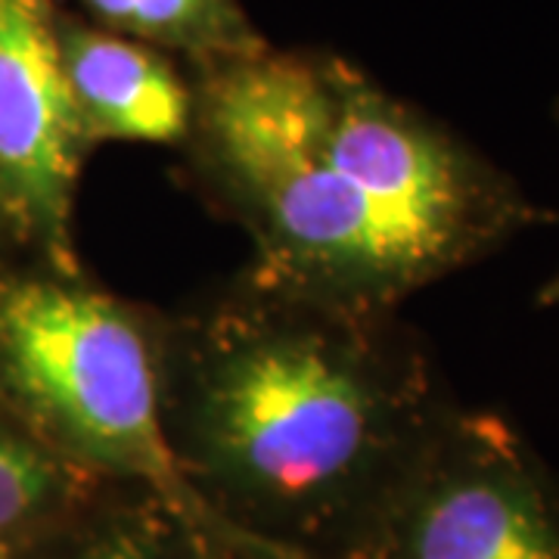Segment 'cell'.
<instances>
[{
	"mask_svg": "<svg viewBox=\"0 0 559 559\" xmlns=\"http://www.w3.org/2000/svg\"><path fill=\"white\" fill-rule=\"evenodd\" d=\"M190 162L252 242V271L399 311L550 215L360 66L271 40L190 66Z\"/></svg>",
	"mask_w": 559,
	"mask_h": 559,
	"instance_id": "6da1fadb",
	"label": "cell"
},
{
	"mask_svg": "<svg viewBox=\"0 0 559 559\" xmlns=\"http://www.w3.org/2000/svg\"><path fill=\"white\" fill-rule=\"evenodd\" d=\"M457 399L399 311L246 267L165 314L162 417L190 495L336 557Z\"/></svg>",
	"mask_w": 559,
	"mask_h": 559,
	"instance_id": "7a4b0ae2",
	"label": "cell"
},
{
	"mask_svg": "<svg viewBox=\"0 0 559 559\" xmlns=\"http://www.w3.org/2000/svg\"><path fill=\"white\" fill-rule=\"evenodd\" d=\"M165 314L40 259L0 274V395L57 454L138 485L180 516L205 513L171 457L162 417Z\"/></svg>",
	"mask_w": 559,
	"mask_h": 559,
	"instance_id": "3957f363",
	"label": "cell"
},
{
	"mask_svg": "<svg viewBox=\"0 0 559 559\" xmlns=\"http://www.w3.org/2000/svg\"><path fill=\"white\" fill-rule=\"evenodd\" d=\"M333 559H559V498L510 419L457 401Z\"/></svg>",
	"mask_w": 559,
	"mask_h": 559,
	"instance_id": "277c9868",
	"label": "cell"
},
{
	"mask_svg": "<svg viewBox=\"0 0 559 559\" xmlns=\"http://www.w3.org/2000/svg\"><path fill=\"white\" fill-rule=\"evenodd\" d=\"M87 153L57 0H0V212L10 237L60 267H81L72 200Z\"/></svg>",
	"mask_w": 559,
	"mask_h": 559,
	"instance_id": "5b68a950",
	"label": "cell"
},
{
	"mask_svg": "<svg viewBox=\"0 0 559 559\" xmlns=\"http://www.w3.org/2000/svg\"><path fill=\"white\" fill-rule=\"evenodd\" d=\"M60 50L81 128L103 140L187 146L193 81L171 53L60 10Z\"/></svg>",
	"mask_w": 559,
	"mask_h": 559,
	"instance_id": "8992f818",
	"label": "cell"
},
{
	"mask_svg": "<svg viewBox=\"0 0 559 559\" xmlns=\"http://www.w3.org/2000/svg\"><path fill=\"white\" fill-rule=\"evenodd\" d=\"M87 22L171 53L187 69L249 53L267 38L242 0H75Z\"/></svg>",
	"mask_w": 559,
	"mask_h": 559,
	"instance_id": "52a82bcc",
	"label": "cell"
},
{
	"mask_svg": "<svg viewBox=\"0 0 559 559\" xmlns=\"http://www.w3.org/2000/svg\"><path fill=\"white\" fill-rule=\"evenodd\" d=\"M38 544L40 559H183V522L159 495L109 481Z\"/></svg>",
	"mask_w": 559,
	"mask_h": 559,
	"instance_id": "ba28073f",
	"label": "cell"
},
{
	"mask_svg": "<svg viewBox=\"0 0 559 559\" xmlns=\"http://www.w3.org/2000/svg\"><path fill=\"white\" fill-rule=\"evenodd\" d=\"M109 481L40 441L13 411L0 414V544L28 547Z\"/></svg>",
	"mask_w": 559,
	"mask_h": 559,
	"instance_id": "9c48e42d",
	"label": "cell"
},
{
	"mask_svg": "<svg viewBox=\"0 0 559 559\" xmlns=\"http://www.w3.org/2000/svg\"><path fill=\"white\" fill-rule=\"evenodd\" d=\"M183 522V559H333L308 547L261 538L255 532L237 528L212 516H180Z\"/></svg>",
	"mask_w": 559,
	"mask_h": 559,
	"instance_id": "30bf717a",
	"label": "cell"
},
{
	"mask_svg": "<svg viewBox=\"0 0 559 559\" xmlns=\"http://www.w3.org/2000/svg\"><path fill=\"white\" fill-rule=\"evenodd\" d=\"M557 119H559V103H557ZM538 305L540 308H559V267L550 274V280L540 286Z\"/></svg>",
	"mask_w": 559,
	"mask_h": 559,
	"instance_id": "8fae6325",
	"label": "cell"
},
{
	"mask_svg": "<svg viewBox=\"0 0 559 559\" xmlns=\"http://www.w3.org/2000/svg\"><path fill=\"white\" fill-rule=\"evenodd\" d=\"M22 550L16 547H7V544H0V559H20Z\"/></svg>",
	"mask_w": 559,
	"mask_h": 559,
	"instance_id": "7c38bea8",
	"label": "cell"
},
{
	"mask_svg": "<svg viewBox=\"0 0 559 559\" xmlns=\"http://www.w3.org/2000/svg\"><path fill=\"white\" fill-rule=\"evenodd\" d=\"M3 234H10V230H7V221H3V212H0V237H3Z\"/></svg>",
	"mask_w": 559,
	"mask_h": 559,
	"instance_id": "4fadbf2b",
	"label": "cell"
}]
</instances>
